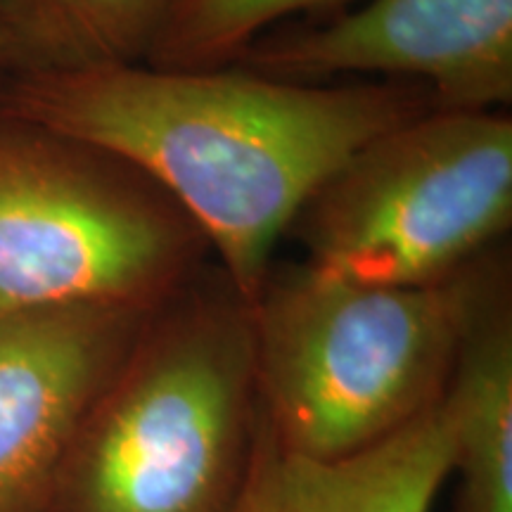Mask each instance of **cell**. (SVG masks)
<instances>
[{
    "label": "cell",
    "mask_w": 512,
    "mask_h": 512,
    "mask_svg": "<svg viewBox=\"0 0 512 512\" xmlns=\"http://www.w3.org/2000/svg\"><path fill=\"white\" fill-rule=\"evenodd\" d=\"M0 110L133 166L195 223L252 304L313 192L370 140L439 107L408 81L328 86L126 64L10 76Z\"/></svg>",
    "instance_id": "cell-1"
},
{
    "label": "cell",
    "mask_w": 512,
    "mask_h": 512,
    "mask_svg": "<svg viewBox=\"0 0 512 512\" xmlns=\"http://www.w3.org/2000/svg\"><path fill=\"white\" fill-rule=\"evenodd\" d=\"M261 411L249 304L200 273L159 304L69 446L50 512H230Z\"/></svg>",
    "instance_id": "cell-2"
},
{
    "label": "cell",
    "mask_w": 512,
    "mask_h": 512,
    "mask_svg": "<svg viewBox=\"0 0 512 512\" xmlns=\"http://www.w3.org/2000/svg\"><path fill=\"white\" fill-rule=\"evenodd\" d=\"M477 268L432 287L361 285L309 264L271 268L249 323L261 422L273 444L337 463L437 406Z\"/></svg>",
    "instance_id": "cell-3"
},
{
    "label": "cell",
    "mask_w": 512,
    "mask_h": 512,
    "mask_svg": "<svg viewBox=\"0 0 512 512\" xmlns=\"http://www.w3.org/2000/svg\"><path fill=\"white\" fill-rule=\"evenodd\" d=\"M204 249L133 166L0 110V309H157L200 273Z\"/></svg>",
    "instance_id": "cell-4"
},
{
    "label": "cell",
    "mask_w": 512,
    "mask_h": 512,
    "mask_svg": "<svg viewBox=\"0 0 512 512\" xmlns=\"http://www.w3.org/2000/svg\"><path fill=\"white\" fill-rule=\"evenodd\" d=\"M510 221V117L432 110L356 150L290 230L318 271L361 285L432 287L482 259Z\"/></svg>",
    "instance_id": "cell-5"
},
{
    "label": "cell",
    "mask_w": 512,
    "mask_h": 512,
    "mask_svg": "<svg viewBox=\"0 0 512 512\" xmlns=\"http://www.w3.org/2000/svg\"><path fill=\"white\" fill-rule=\"evenodd\" d=\"M230 67L292 83L382 74L427 88L439 110L512 100V0H368L323 27L256 38Z\"/></svg>",
    "instance_id": "cell-6"
},
{
    "label": "cell",
    "mask_w": 512,
    "mask_h": 512,
    "mask_svg": "<svg viewBox=\"0 0 512 512\" xmlns=\"http://www.w3.org/2000/svg\"><path fill=\"white\" fill-rule=\"evenodd\" d=\"M155 309H0V512H50L69 446Z\"/></svg>",
    "instance_id": "cell-7"
},
{
    "label": "cell",
    "mask_w": 512,
    "mask_h": 512,
    "mask_svg": "<svg viewBox=\"0 0 512 512\" xmlns=\"http://www.w3.org/2000/svg\"><path fill=\"white\" fill-rule=\"evenodd\" d=\"M451 448L444 399L382 444L337 463L280 451L261 422L230 512H432L451 475Z\"/></svg>",
    "instance_id": "cell-8"
},
{
    "label": "cell",
    "mask_w": 512,
    "mask_h": 512,
    "mask_svg": "<svg viewBox=\"0 0 512 512\" xmlns=\"http://www.w3.org/2000/svg\"><path fill=\"white\" fill-rule=\"evenodd\" d=\"M444 401L456 479L448 512H512V299L498 266L477 268Z\"/></svg>",
    "instance_id": "cell-9"
},
{
    "label": "cell",
    "mask_w": 512,
    "mask_h": 512,
    "mask_svg": "<svg viewBox=\"0 0 512 512\" xmlns=\"http://www.w3.org/2000/svg\"><path fill=\"white\" fill-rule=\"evenodd\" d=\"M174 0H0L19 74L145 64Z\"/></svg>",
    "instance_id": "cell-10"
},
{
    "label": "cell",
    "mask_w": 512,
    "mask_h": 512,
    "mask_svg": "<svg viewBox=\"0 0 512 512\" xmlns=\"http://www.w3.org/2000/svg\"><path fill=\"white\" fill-rule=\"evenodd\" d=\"M339 0H174L145 64L157 69L230 67L278 19Z\"/></svg>",
    "instance_id": "cell-11"
},
{
    "label": "cell",
    "mask_w": 512,
    "mask_h": 512,
    "mask_svg": "<svg viewBox=\"0 0 512 512\" xmlns=\"http://www.w3.org/2000/svg\"><path fill=\"white\" fill-rule=\"evenodd\" d=\"M12 72H15V64H12L8 41H5V36L0 34V83H3L5 79H10Z\"/></svg>",
    "instance_id": "cell-12"
}]
</instances>
